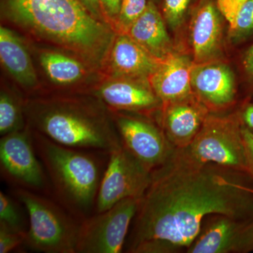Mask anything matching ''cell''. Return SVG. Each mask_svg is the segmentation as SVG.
<instances>
[{"label": "cell", "instance_id": "obj_2", "mask_svg": "<svg viewBox=\"0 0 253 253\" xmlns=\"http://www.w3.org/2000/svg\"><path fill=\"white\" fill-rule=\"evenodd\" d=\"M9 21L36 36L99 65L112 46L114 34L80 0H2Z\"/></svg>", "mask_w": 253, "mask_h": 253}, {"label": "cell", "instance_id": "obj_31", "mask_svg": "<svg viewBox=\"0 0 253 253\" xmlns=\"http://www.w3.org/2000/svg\"><path fill=\"white\" fill-rule=\"evenodd\" d=\"M240 116L243 125L253 133V102L245 105L240 113Z\"/></svg>", "mask_w": 253, "mask_h": 253}, {"label": "cell", "instance_id": "obj_27", "mask_svg": "<svg viewBox=\"0 0 253 253\" xmlns=\"http://www.w3.org/2000/svg\"><path fill=\"white\" fill-rule=\"evenodd\" d=\"M246 0H216L218 9L229 23V30L234 27L240 10Z\"/></svg>", "mask_w": 253, "mask_h": 253}, {"label": "cell", "instance_id": "obj_22", "mask_svg": "<svg viewBox=\"0 0 253 253\" xmlns=\"http://www.w3.org/2000/svg\"><path fill=\"white\" fill-rule=\"evenodd\" d=\"M199 0H161V13L172 31H177L190 17Z\"/></svg>", "mask_w": 253, "mask_h": 253}, {"label": "cell", "instance_id": "obj_23", "mask_svg": "<svg viewBox=\"0 0 253 253\" xmlns=\"http://www.w3.org/2000/svg\"><path fill=\"white\" fill-rule=\"evenodd\" d=\"M231 41L235 44L253 38V0H246L240 10L234 27L229 30Z\"/></svg>", "mask_w": 253, "mask_h": 253}, {"label": "cell", "instance_id": "obj_26", "mask_svg": "<svg viewBox=\"0 0 253 253\" xmlns=\"http://www.w3.org/2000/svg\"><path fill=\"white\" fill-rule=\"evenodd\" d=\"M26 233L12 230L0 223V253H8L24 244Z\"/></svg>", "mask_w": 253, "mask_h": 253}, {"label": "cell", "instance_id": "obj_15", "mask_svg": "<svg viewBox=\"0 0 253 253\" xmlns=\"http://www.w3.org/2000/svg\"><path fill=\"white\" fill-rule=\"evenodd\" d=\"M146 80L120 78L103 84L97 95L115 111L146 112L162 108L161 100Z\"/></svg>", "mask_w": 253, "mask_h": 253}, {"label": "cell", "instance_id": "obj_5", "mask_svg": "<svg viewBox=\"0 0 253 253\" xmlns=\"http://www.w3.org/2000/svg\"><path fill=\"white\" fill-rule=\"evenodd\" d=\"M13 196L29 218L24 245L36 252L76 253L81 221L56 200L29 190L13 188Z\"/></svg>", "mask_w": 253, "mask_h": 253}, {"label": "cell", "instance_id": "obj_7", "mask_svg": "<svg viewBox=\"0 0 253 253\" xmlns=\"http://www.w3.org/2000/svg\"><path fill=\"white\" fill-rule=\"evenodd\" d=\"M141 198L123 200L81 221L76 253H119L125 249Z\"/></svg>", "mask_w": 253, "mask_h": 253}, {"label": "cell", "instance_id": "obj_4", "mask_svg": "<svg viewBox=\"0 0 253 253\" xmlns=\"http://www.w3.org/2000/svg\"><path fill=\"white\" fill-rule=\"evenodd\" d=\"M25 110L29 127L63 146L109 154L122 145L104 107L98 102L40 100L28 103Z\"/></svg>", "mask_w": 253, "mask_h": 253}, {"label": "cell", "instance_id": "obj_20", "mask_svg": "<svg viewBox=\"0 0 253 253\" xmlns=\"http://www.w3.org/2000/svg\"><path fill=\"white\" fill-rule=\"evenodd\" d=\"M40 60L46 76L55 84H74L85 74V68L79 61L57 51H44Z\"/></svg>", "mask_w": 253, "mask_h": 253}, {"label": "cell", "instance_id": "obj_14", "mask_svg": "<svg viewBox=\"0 0 253 253\" xmlns=\"http://www.w3.org/2000/svg\"><path fill=\"white\" fill-rule=\"evenodd\" d=\"M163 130L175 149H185L201 129L210 110L193 94L162 107Z\"/></svg>", "mask_w": 253, "mask_h": 253}, {"label": "cell", "instance_id": "obj_6", "mask_svg": "<svg viewBox=\"0 0 253 253\" xmlns=\"http://www.w3.org/2000/svg\"><path fill=\"white\" fill-rule=\"evenodd\" d=\"M242 126L240 113H210L192 142L180 150L196 162L214 163L249 174Z\"/></svg>", "mask_w": 253, "mask_h": 253}, {"label": "cell", "instance_id": "obj_17", "mask_svg": "<svg viewBox=\"0 0 253 253\" xmlns=\"http://www.w3.org/2000/svg\"><path fill=\"white\" fill-rule=\"evenodd\" d=\"M126 34L158 61H163L174 52L166 21L154 1L149 0L144 12L131 25Z\"/></svg>", "mask_w": 253, "mask_h": 253}, {"label": "cell", "instance_id": "obj_28", "mask_svg": "<svg viewBox=\"0 0 253 253\" xmlns=\"http://www.w3.org/2000/svg\"><path fill=\"white\" fill-rule=\"evenodd\" d=\"M241 67L245 80L253 87V42L242 55Z\"/></svg>", "mask_w": 253, "mask_h": 253}, {"label": "cell", "instance_id": "obj_16", "mask_svg": "<svg viewBox=\"0 0 253 253\" xmlns=\"http://www.w3.org/2000/svg\"><path fill=\"white\" fill-rule=\"evenodd\" d=\"M194 65L193 58L181 53H172L161 61L149 80L163 106L194 94L191 86Z\"/></svg>", "mask_w": 253, "mask_h": 253}, {"label": "cell", "instance_id": "obj_24", "mask_svg": "<svg viewBox=\"0 0 253 253\" xmlns=\"http://www.w3.org/2000/svg\"><path fill=\"white\" fill-rule=\"evenodd\" d=\"M0 223L18 232L27 231L18 204L2 191L0 192Z\"/></svg>", "mask_w": 253, "mask_h": 253}, {"label": "cell", "instance_id": "obj_12", "mask_svg": "<svg viewBox=\"0 0 253 253\" xmlns=\"http://www.w3.org/2000/svg\"><path fill=\"white\" fill-rule=\"evenodd\" d=\"M193 91L210 111H219L235 102L237 84L229 65L215 59L195 64L191 70Z\"/></svg>", "mask_w": 253, "mask_h": 253}, {"label": "cell", "instance_id": "obj_3", "mask_svg": "<svg viewBox=\"0 0 253 253\" xmlns=\"http://www.w3.org/2000/svg\"><path fill=\"white\" fill-rule=\"evenodd\" d=\"M31 131L49 178L51 197L79 221L91 215L109 154L67 147Z\"/></svg>", "mask_w": 253, "mask_h": 253}, {"label": "cell", "instance_id": "obj_32", "mask_svg": "<svg viewBox=\"0 0 253 253\" xmlns=\"http://www.w3.org/2000/svg\"><path fill=\"white\" fill-rule=\"evenodd\" d=\"M80 1L84 4L86 9L89 10V12L94 17L104 22L105 16L101 9L99 0H80Z\"/></svg>", "mask_w": 253, "mask_h": 253}, {"label": "cell", "instance_id": "obj_19", "mask_svg": "<svg viewBox=\"0 0 253 253\" xmlns=\"http://www.w3.org/2000/svg\"><path fill=\"white\" fill-rule=\"evenodd\" d=\"M0 60L9 74L26 89L38 84V78L29 53L17 35L9 29L0 28Z\"/></svg>", "mask_w": 253, "mask_h": 253}, {"label": "cell", "instance_id": "obj_33", "mask_svg": "<svg viewBox=\"0 0 253 253\" xmlns=\"http://www.w3.org/2000/svg\"><path fill=\"white\" fill-rule=\"evenodd\" d=\"M150 1H154V2L156 3V2H157L158 0H150Z\"/></svg>", "mask_w": 253, "mask_h": 253}, {"label": "cell", "instance_id": "obj_13", "mask_svg": "<svg viewBox=\"0 0 253 253\" xmlns=\"http://www.w3.org/2000/svg\"><path fill=\"white\" fill-rule=\"evenodd\" d=\"M216 0H199L190 15V44L195 64L217 59L224 21Z\"/></svg>", "mask_w": 253, "mask_h": 253}, {"label": "cell", "instance_id": "obj_9", "mask_svg": "<svg viewBox=\"0 0 253 253\" xmlns=\"http://www.w3.org/2000/svg\"><path fill=\"white\" fill-rule=\"evenodd\" d=\"M152 172L123 144L113 150L100 183L94 213L107 211L129 198H142L151 184Z\"/></svg>", "mask_w": 253, "mask_h": 253}, {"label": "cell", "instance_id": "obj_10", "mask_svg": "<svg viewBox=\"0 0 253 253\" xmlns=\"http://www.w3.org/2000/svg\"><path fill=\"white\" fill-rule=\"evenodd\" d=\"M115 124L123 146L152 171L167 162L175 150L163 129L144 118L118 113Z\"/></svg>", "mask_w": 253, "mask_h": 253}, {"label": "cell", "instance_id": "obj_1", "mask_svg": "<svg viewBox=\"0 0 253 253\" xmlns=\"http://www.w3.org/2000/svg\"><path fill=\"white\" fill-rule=\"evenodd\" d=\"M211 214L253 219V178L214 163L196 162L175 149L153 171L124 249L186 252Z\"/></svg>", "mask_w": 253, "mask_h": 253}, {"label": "cell", "instance_id": "obj_18", "mask_svg": "<svg viewBox=\"0 0 253 253\" xmlns=\"http://www.w3.org/2000/svg\"><path fill=\"white\" fill-rule=\"evenodd\" d=\"M111 52V66L120 78L149 79L161 63L126 33L115 39Z\"/></svg>", "mask_w": 253, "mask_h": 253}, {"label": "cell", "instance_id": "obj_11", "mask_svg": "<svg viewBox=\"0 0 253 253\" xmlns=\"http://www.w3.org/2000/svg\"><path fill=\"white\" fill-rule=\"evenodd\" d=\"M253 252V219L211 214L203 222L199 236L188 253Z\"/></svg>", "mask_w": 253, "mask_h": 253}, {"label": "cell", "instance_id": "obj_25", "mask_svg": "<svg viewBox=\"0 0 253 253\" xmlns=\"http://www.w3.org/2000/svg\"><path fill=\"white\" fill-rule=\"evenodd\" d=\"M149 0H122L118 25L123 33L129 31L131 25L144 12Z\"/></svg>", "mask_w": 253, "mask_h": 253}, {"label": "cell", "instance_id": "obj_29", "mask_svg": "<svg viewBox=\"0 0 253 253\" xmlns=\"http://www.w3.org/2000/svg\"><path fill=\"white\" fill-rule=\"evenodd\" d=\"M99 1L104 16L117 22L122 0H99Z\"/></svg>", "mask_w": 253, "mask_h": 253}, {"label": "cell", "instance_id": "obj_30", "mask_svg": "<svg viewBox=\"0 0 253 253\" xmlns=\"http://www.w3.org/2000/svg\"><path fill=\"white\" fill-rule=\"evenodd\" d=\"M242 135L247 154L249 174L253 179V133L243 125Z\"/></svg>", "mask_w": 253, "mask_h": 253}, {"label": "cell", "instance_id": "obj_8", "mask_svg": "<svg viewBox=\"0 0 253 253\" xmlns=\"http://www.w3.org/2000/svg\"><path fill=\"white\" fill-rule=\"evenodd\" d=\"M0 169L1 176L13 188L51 196L49 178L37 154L29 126L1 136Z\"/></svg>", "mask_w": 253, "mask_h": 253}, {"label": "cell", "instance_id": "obj_21", "mask_svg": "<svg viewBox=\"0 0 253 253\" xmlns=\"http://www.w3.org/2000/svg\"><path fill=\"white\" fill-rule=\"evenodd\" d=\"M23 108L14 95L6 91L0 94V134L6 135L26 127L23 118Z\"/></svg>", "mask_w": 253, "mask_h": 253}]
</instances>
